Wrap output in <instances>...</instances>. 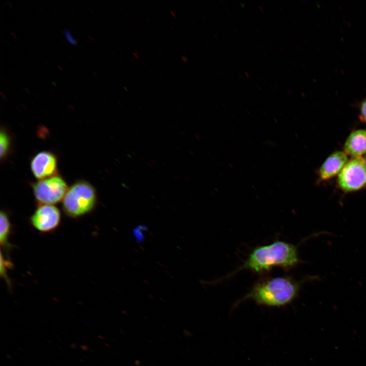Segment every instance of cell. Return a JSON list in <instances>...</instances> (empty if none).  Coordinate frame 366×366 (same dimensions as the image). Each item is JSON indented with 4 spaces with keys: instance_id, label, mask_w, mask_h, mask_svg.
<instances>
[{
    "instance_id": "obj_9",
    "label": "cell",
    "mask_w": 366,
    "mask_h": 366,
    "mask_svg": "<svg viewBox=\"0 0 366 366\" xmlns=\"http://www.w3.org/2000/svg\"><path fill=\"white\" fill-rule=\"evenodd\" d=\"M345 153L353 158L366 155V130L353 131L347 138L344 146Z\"/></svg>"
},
{
    "instance_id": "obj_13",
    "label": "cell",
    "mask_w": 366,
    "mask_h": 366,
    "mask_svg": "<svg viewBox=\"0 0 366 366\" xmlns=\"http://www.w3.org/2000/svg\"><path fill=\"white\" fill-rule=\"evenodd\" d=\"M64 34L66 40L72 45H76L77 44V40L74 38L71 34L69 30L64 28Z\"/></svg>"
},
{
    "instance_id": "obj_2",
    "label": "cell",
    "mask_w": 366,
    "mask_h": 366,
    "mask_svg": "<svg viewBox=\"0 0 366 366\" xmlns=\"http://www.w3.org/2000/svg\"><path fill=\"white\" fill-rule=\"evenodd\" d=\"M300 283L289 277L267 278L256 282L252 289L234 304L252 300L257 304L280 307L291 303L296 297Z\"/></svg>"
},
{
    "instance_id": "obj_5",
    "label": "cell",
    "mask_w": 366,
    "mask_h": 366,
    "mask_svg": "<svg viewBox=\"0 0 366 366\" xmlns=\"http://www.w3.org/2000/svg\"><path fill=\"white\" fill-rule=\"evenodd\" d=\"M339 187L345 192L358 191L366 186V159L353 158L348 161L339 173Z\"/></svg>"
},
{
    "instance_id": "obj_11",
    "label": "cell",
    "mask_w": 366,
    "mask_h": 366,
    "mask_svg": "<svg viewBox=\"0 0 366 366\" xmlns=\"http://www.w3.org/2000/svg\"><path fill=\"white\" fill-rule=\"evenodd\" d=\"M12 140L10 134L5 128L0 132V159L2 161L7 158L12 148Z\"/></svg>"
},
{
    "instance_id": "obj_14",
    "label": "cell",
    "mask_w": 366,
    "mask_h": 366,
    "mask_svg": "<svg viewBox=\"0 0 366 366\" xmlns=\"http://www.w3.org/2000/svg\"><path fill=\"white\" fill-rule=\"evenodd\" d=\"M360 118L366 123V98L362 102L360 107Z\"/></svg>"
},
{
    "instance_id": "obj_7",
    "label": "cell",
    "mask_w": 366,
    "mask_h": 366,
    "mask_svg": "<svg viewBox=\"0 0 366 366\" xmlns=\"http://www.w3.org/2000/svg\"><path fill=\"white\" fill-rule=\"evenodd\" d=\"M30 168L33 175L38 180L58 174L57 157L49 151H41L34 156L30 162Z\"/></svg>"
},
{
    "instance_id": "obj_12",
    "label": "cell",
    "mask_w": 366,
    "mask_h": 366,
    "mask_svg": "<svg viewBox=\"0 0 366 366\" xmlns=\"http://www.w3.org/2000/svg\"><path fill=\"white\" fill-rule=\"evenodd\" d=\"M13 264L11 260L4 257L3 253L1 251V277L6 281L8 287H11V281L9 279L7 276V272L9 269L12 268Z\"/></svg>"
},
{
    "instance_id": "obj_8",
    "label": "cell",
    "mask_w": 366,
    "mask_h": 366,
    "mask_svg": "<svg viewBox=\"0 0 366 366\" xmlns=\"http://www.w3.org/2000/svg\"><path fill=\"white\" fill-rule=\"evenodd\" d=\"M347 162V156L344 151L333 152L326 158L318 170L320 179L328 180L339 174Z\"/></svg>"
},
{
    "instance_id": "obj_1",
    "label": "cell",
    "mask_w": 366,
    "mask_h": 366,
    "mask_svg": "<svg viewBox=\"0 0 366 366\" xmlns=\"http://www.w3.org/2000/svg\"><path fill=\"white\" fill-rule=\"evenodd\" d=\"M300 262L296 246L284 241L276 240L254 249L244 263L230 276L242 269L259 273L268 271L274 267L289 270Z\"/></svg>"
},
{
    "instance_id": "obj_3",
    "label": "cell",
    "mask_w": 366,
    "mask_h": 366,
    "mask_svg": "<svg viewBox=\"0 0 366 366\" xmlns=\"http://www.w3.org/2000/svg\"><path fill=\"white\" fill-rule=\"evenodd\" d=\"M97 202L95 188L88 181L79 180L69 188L62 201V209L66 216L77 219L93 211Z\"/></svg>"
},
{
    "instance_id": "obj_4",
    "label": "cell",
    "mask_w": 366,
    "mask_h": 366,
    "mask_svg": "<svg viewBox=\"0 0 366 366\" xmlns=\"http://www.w3.org/2000/svg\"><path fill=\"white\" fill-rule=\"evenodd\" d=\"M33 194L38 205H54L62 201L69 187L59 175L38 180L32 184Z\"/></svg>"
},
{
    "instance_id": "obj_6",
    "label": "cell",
    "mask_w": 366,
    "mask_h": 366,
    "mask_svg": "<svg viewBox=\"0 0 366 366\" xmlns=\"http://www.w3.org/2000/svg\"><path fill=\"white\" fill-rule=\"evenodd\" d=\"M60 210L54 205L40 204L29 218L32 226L42 233L54 232L60 225Z\"/></svg>"
},
{
    "instance_id": "obj_10",
    "label": "cell",
    "mask_w": 366,
    "mask_h": 366,
    "mask_svg": "<svg viewBox=\"0 0 366 366\" xmlns=\"http://www.w3.org/2000/svg\"><path fill=\"white\" fill-rule=\"evenodd\" d=\"M12 229V224L7 212L2 210L0 212V245L1 249L6 252L12 248L9 242Z\"/></svg>"
}]
</instances>
